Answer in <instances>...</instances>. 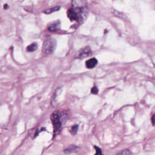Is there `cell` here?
<instances>
[{
	"instance_id": "obj_6",
	"label": "cell",
	"mask_w": 155,
	"mask_h": 155,
	"mask_svg": "<svg viewBox=\"0 0 155 155\" xmlns=\"http://www.w3.org/2000/svg\"><path fill=\"white\" fill-rule=\"evenodd\" d=\"M78 147L75 145H70L69 147H67L66 149L64 150V152L66 154H69L73 153H75L77 152Z\"/></svg>"
},
{
	"instance_id": "obj_10",
	"label": "cell",
	"mask_w": 155,
	"mask_h": 155,
	"mask_svg": "<svg viewBox=\"0 0 155 155\" xmlns=\"http://www.w3.org/2000/svg\"><path fill=\"white\" fill-rule=\"evenodd\" d=\"M130 154H131V153L130 152V150L126 149V150H123V151H122L121 153L117 154L116 155H130Z\"/></svg>"
},
{
	"instance_id": "obj_1",
	"label": "cell",
	"mask_w": 155,
	"mask_h": 155,
	"mask_svg": "<svg viewBox=\"0 0 155 155\" xmlns=\"http://www.w3.org/2000/svg\"><path fill=\"white\" fill-rule=\"evenodd\" d=\"M50 119L52 121V123L53 125V132H54V136H55L56 134H58L60 132L61 129L62 123L61 118V112L60 111H55L53 112L51 116Z\"/></svg>"
},
{
	"instance_id": "obj_7",
	"label": "cell",
	"mask_w": 155,
	"mask_h": 155,
	"mask_svg": "<svg viewBox=\"0 0 155 155\" xmlns=\"http://www.w3.org/2000/svg\"><path fill=\"white\" fill-rule=\"evenodd\" d=\"M37 48H38V44L35 42H33L27 47V50L29 52H33L36 50Z\"/></svg>"
},
{
	"instance_id": "obj_5",
	"label": "cell",
	"mask_w": 155,
	"mask_h": 155,
	"mask_svg": "<svg viewBox=\"0 0 155 155\" xmlns=\"http://www.w3.org/2000/svg\"><path fill=\"white\" fill-rule=\"evenodd\" d=\"M98 64V60L96 58H93L87 60L85 62V66L88 69H93Z\"/></svg>"
},
{
	"instance_id": "obj_8",
	"label": "cell",
	"mask_w": 155,
	"mask_h": 155,
	"mask_svg": "<svg viewBox=\"0 0 155 155\" xmlns=\"http://www.w3.org/2000/svg\"><path fill=\"white\" fill-rule=\"evenodd\" d=\"M60 8H61L60 6H55L54 7H53V8L47 9L46 11L44 12V13H46V14H50V13H52L53 12L58 11L60 9Z\"/></svg>"
},
{
	"instance_id": "obj_3",
	"label": "cell",
	"mask_w": 155,
	"mask_h": 155,
	"mask_svg": "<svg viewBox=\"0 0 155 155\" xmlns=\"http://www.w3.org/2000/svg\"><path fill=\"white\" fill-rule=\"evenodd\" d=\"M92 55V51L90 47L87 46L85 47H83L81 48V49L78 51L76 53L75 57L77 59L82 60L84 59V58H88L90 56Z\"/></svg>"
},
{
	"instance_id": "obj_11",
	"label": "cell",
	"mask_w": 155,
	"mask_h": 155,
	"mask_svg": "<svg viewBox=\"0 0 155 155\" xmlns=\"http://www.w3.org/2000/svg\"><path fill=\"white\" fill-rule=\"evenodd\" d=\"M95 148L96 150V153L95 155H103L101 148H99L98 147H96V146H95Z\"/></svg>"
},
{
	"instance_id": "obj_13",
	"label": "cell",
	"mask_w": 155,
	"mask_h": 155,
	"mask_svg": "<svg viewBox=\"0 0 155 155\" xmlns=\"http://www.w3.org/2000/svg\"><path fill=\"white\" fill-rule=\"evenodd\" d=\"M152 123L153 125H155V114L153 115L152 117Z\"/></svg>"
},
{
	"instance_id": "obj_12",
	"label": "cell",
	"mask_w": 155,
	"mask_h": 155,
	"mask_svg": "<svg viewBox=\"0 0 155 155\" xmlns=\"http://www.w3.org/2000/svg\"><path fill=\"white\" fill-rule=\"evenodd\" d=\"M98 87H93V88H92L91 89V93L92 94H93V95H97L98 93Z\"/></svg>"
},
{
	"instance_id": "obj_2",
	"label": "cell",
	"mask_w": 155,
	"mask_h": 155,
	"mask_svg": "<svg viewBox=\"0 0 155 155\" xmlns=\"http://www.w3.org/2000/svg\"><path fill=\"white\" fill-rule=\"evenodd\" d=\"M56 47V41L55 39L48 38L44 41L42 45V52L46 55H51L55 52Z\"/></svg>"
},
{
	"instance_id": "obj_14",
	"label": "cell",
	"mask_w": 155,
	"mask_h": 155,
	"mask_svg": "<svg viewBox=\"0 0 155 155\" xmlns=\"http://www.w3.org/2000/svg\"><path fill=\"white\" fill-rule=\"evenodd\" d=\"M4 7L5 9H7V4H5Z\"/></svg>"
},
{
	"instance_id": "obj_4",
	"label": "cell",
	"mask_w": 155,
	"mask_h": 155,
	"mask_svg": "<svg viewBox=\"0 0 155 155\" xmlns=\"http://www.w3.org/2000/svg\"><path fill=\"white\" fill-rule=\"evenodd\" d=\"M61 28V23L60 21H53L49 24L48 26V30L50 32H56Z\"/></svg>"
},
{
	"instance_id": "obj_9",
	"label": "cell",
	"mask_w": 155,
	"mask_h": 155,
	"mask_svg": "<svg viewBox=\"0 0 155 155\" xmlns=\"http://www.w3.org/2000/svg\"><path fill=\"white\" fill-rule=\"evenodd\" d=\"M78 130V125H75L72 127L70 130V132L73 135H75L76 134Z\"/></svg>"
}]
</instances>
